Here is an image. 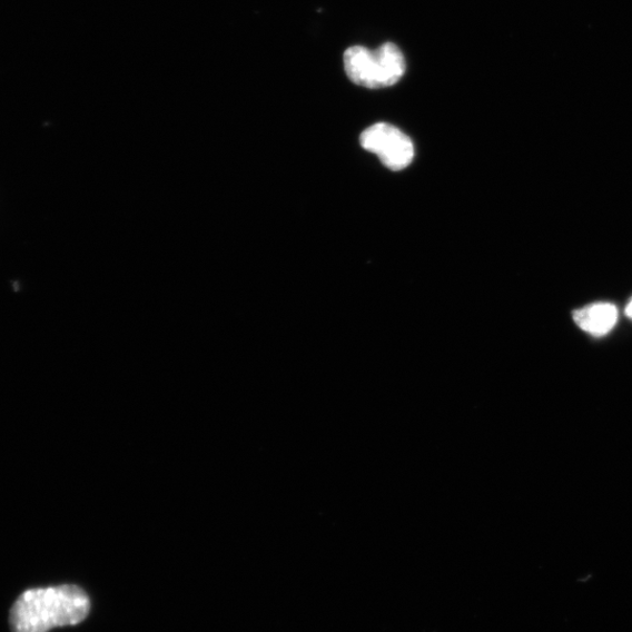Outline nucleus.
<instances>
[{"instance_id":"f257e3e1","label":"nucleus","mask_w":632,"mask_h":632,"mask_svg":"<svg viewBox=\"0 0 632 632\" xmlns=\"http://www.w3.org/2000/svg\"><path fill=\"white\" fill-rule=\"evenodd\" d=\"M90 612V600L78 585L63 584L29 590L13 604V632H49L57 626L76 625Z\"/></svg>"},{"instance_id":"f03ea898","label":"nucleus","mask_w":632,"mask_h":632,"mask_svg":"<svg viewBox=\"0 0 632 632\" xmlns=\"http://www.w3.org/2000/svg\"><path fill=\"white\" fill-rule=\"evenodd\" d=\"M345 71L356 85L379 89L397 83L406 71V62L397 45L383 43L376 51L365 47L349 48L344 56Z\"/></svg>"},{"instance_id":"7ed1b4c3","label":"nucleus","mask_w":632,"mask_h":632,"mask_svg":"<svg viewBox=\"0 0 632 632\" xmlns=\"http://www.w3.org/2000/svg\"><path fill=\"white\" fill-rule=\"evenodd\" d=\"M361 145L388 169L398 171L414 161L415 146L408 135L388 124H376L361 135Z\"/></svg>"},{"instance_id":"20e7f679","label":"nucleus","mask_w":632,"mask_h":632,"mask_svg":"<svg viewBox=\"0 0 632 632\" xmlns=\"http://www.w3.org/2000/svg\"><path fill=\"white\" fill-rule=\"evenodd\" d=\"M573 318L575 324L584 332L601 336L614 328L619 312L612 304L599 303L574 312Z\"/></svg>"},{"instance_id":"39448f33","label":"nucleus","mask_w":632,"mask_h":632,"mask_svg":"<svg viewBox=\"0 0 632 632\" xmlns=\"http://www.w3.org/2000/svg\"><path fill=\"white\" fill-rule=\"evenodd\" d=\"M625 314L629 316L630 319H632V299L625 308Z\"/></svg>"}]
</instances>
